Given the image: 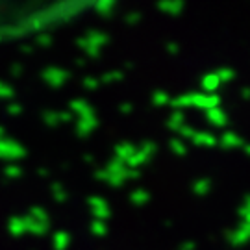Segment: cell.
Segmentation results:
<instances>
[{
	"instance_id": "cell-2",
	"label": "cell",
	"mask_w": 250,
	"mask_h": 250,
	"mask_svg": "<svg viewBox=\"0 0 250 250\" xmlns=\"http://www.w3.org/2000/svg\"><path fill=\"white\" fill-rule=\"evenodd\" d=\"M67 78H69V74H67L65 71H62V69H54V67H50V69L43 71V80H45L48 85H52V87H60V85H63Z\"/></svg>"
},
{
	"instance_id": "cell-12",
	"label": "cell",
	"mask_w": 250,
	"mask_h": 250,
	"mask_svg": "<svg viewBox=\"0 0 250 250\" xmlns=\"http://www.w3.org/2000/svg\"><path fill=\"white\" fill-rule=\"evenodd\" d=\"M50 41H52V39H50V36H46V34H43V36L37 37V43H39L41 46H48V45H50Z\"/></svg>"
},
{
	"instance_id": "cell-7",
	"label": "cell",
	"mask_w": 250,
	"mask_h": 250,
	"mask_svg": "<svg viewBox=\"0 0 250 250\" xmlns=\"http://www.w3.org/2000/svg\"><path fill=\"white\" fill-rule=\"evenodd\" d=\"M30 217H34L36 221H41V223H48V215H46V211L43 209V208H39V206H34L32 209H30Z\"/></svg>"
},
{
	"instance_id": "cell-11",
	"label": "cell",
	"mask_w": 250,
	"mask_h": 250,
	"mask_svg": "<svg viewBox=\"0 0 250 250\" xmlns=\"http://www.w3.org/2000/svg\"><path fill=\"white\" fill-rule=\"evenodd\" d=\"M52 191H54V198H56V200H65V191H63L60 186H54Z\"/></svg>"
},
{
	"instance_id": "cell-3",
	"label": "cell",
	"mask_w": 250,
	"mask_h": 250,
	"mask_svg": "<svg viewBox=\"0 0 250 250\" xmlns=\"http://www.w3.org/2000/svg\"><path fill=\"white\" fill-rule=\"evenodd\" d=\"M8 232L11 233V237H22L26 235V223L24 217H11L8 223Z\"/></svg>"
},
{
	"instance_id": "cell-1",
	"label": "cell",
	"mask_w": 250,
	"mask_h": 250,
	"mask_svg": "<svg viewBox=\"0 0 250 250\" xmlns=\"http://www.w3.org/2000/svg\"><path fill=\"white\" fill-rule=\"evenodd\" d=\"M26 156V148L21 143L13 141V139H2L0 141V160L6 161H17Z\"/></svg>"
},
{
	"instance_id": "cell-6",
	"label": "cell",
	"mask_w": 250,
	"mask_h": 250,
	"mask_svg": "<svg viewBox=\"0 0 250 250\" xmlns=\"http://www.w3.org/2000/svg\"><path fill=\"white\" fill-rule=\"evenodd\" d=\"M4 176L8 180H19L22 176V169L19 167L17 163H9V165H6V169H4Z\"/></svg>"
},
{
	"instance_id": "cell-10",
	"label": "cell",
	"mask_w": 250,
	"mask_h": 250,
	"mask_svg": "<svg viewBox=\"0 0 250 250\" xmlns=\"http://www.w3.org/2000/svg\"><path fill=\"white\" fill-rule=\"evenodd\" d=\"M8 113L9 115H21V113H22V106H21L19 102H13V104L8 106Z\"/></svg>"
},
{
	"instance_id": "cell-4",
	"label": "cell",
	"mask_w": 250,
	"mask_h": 250,
	"mask_svg": "<svg viewBox=\"0 0 250 250\" xmlns=\"http://www.w3.org/2000/svg\"><path fill=\"white\" fill-rule=\"evenodd\" d=\"M24 223H26V232L34 233V235H43L48 230V223H41V221H36L34 217L26 215L24 217Z\"/></svg>"
},
{
	"instance_id": "cell-14",
	"label": "cell",
	"mask_w": 250,
	"mask_h": 250,
	"mask_svg": "<svg viewBox=\"0 0 250 250\" xmlns=\"http://www.w3.org/2000/svg\"><path fill=\"white\" fill-rule=\"evenodd\" d=\"M4 135H6V130H4V128H2V126H0V141H2V139H4Z\"/></svg>"
},
{
	"instance_id": "cell-13",
	"label": "cell",
	"mask_w": 250,
	"mask_h": 250,
	"mask_svg": "<svg viewBox=\"0 0 250 250\" xmlns=\"http://www.w3.org/2000/svg\"><path fill=\"white\" fill-rule=\"evenodd\" d=\"M22 74V65H19V63H15V65H11V76H15V78H19Z\"/></svg>"
},
{
	"instance_id": "cell-9",
	"label": "cell",
	"mask_w": 250,
	"mask_h": 250,
	"mask_svg": "<svg viewBox=\"0 0 250 250\" xmlns=\"http://www.w3.org/2000/svg\"><path fill=\"white\" fill-rule=\"evenodd\" d=\"M43 121H45L48 126H56V125H58V121H60V113L46 111V113H43Z\"/></svg>"
},
{
	"instance_id": "cell-5",
	"label": "cell",
	"mask_w": 250,
	"mask_h": 250,
	"mask_svg": "<svg viewBox=\"0 0 250 250\" xmlns=\"http://www.w3.org/2000/svg\"><path fill=\"white\" fill-rule=\"evenodd\" d=\"M69 243H71L69 233L58 232L56 235H54V249H56V250H65L67 247H69Z\"/></svg>"
},
{
	"instance_id": "cell-8",
	"label": "cell",
	"mask_w": 250,
	"mask_h": 250,
	"mask_svg": "<svg viewBox=\"0 0 250 250\" xmlns=\"http://www.w3.org/2000/svg\"><path fill=\"white\" fill-rule=\"evenodd\" d=\"M15 95V89L8 85V83H4V82H0V99H11Z\"/></svg>"
}]
</instances>
